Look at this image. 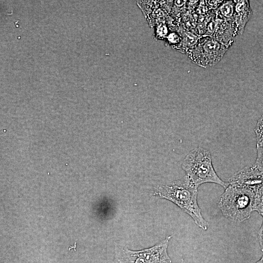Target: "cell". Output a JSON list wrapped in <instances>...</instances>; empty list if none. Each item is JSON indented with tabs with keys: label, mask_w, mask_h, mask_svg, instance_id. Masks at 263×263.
Masks as SVG:
<instances>
[{
	"label": "cell",
	"mask_w": 263,
	"mask_h": 263,
	"mask_svg": "<svg viewBox=\"0 0 263 263\" xmlns=\"http://www.w3.org/2000/svg\"><path fill=\"white\" fill-rule=\"evenodd\" d=\"M197 188L185 175L179 180L155 188L153 195L176 205L189 215L199 227L206 230L208 224L203 218L197 202Z\"/></svg>",
	"instance_id": "cell-1"
},
{
	"label": "cell",
	"mask_w": 263,
	"mask_h": 263,
	"mask_svg": "<svg viewBox=\"0 0 263 263\" xmlns=\"http://www.w3.org/2000/svg\"><path fill=\"white\" fill-rule=\"evenodd\" d=\"M182 168L186 175L197 187L205 183L219 184L225 188L229 185L217 175L210 152L204 148L198 147L190 151L184 159Z\"/></svg>",
	"instance_id": "cell-2"
},
{
	"label": "cell",
	"mask_w": 263,
	"mask_h": 263,
	"mask_svg": "<svg viewBox=\"0 0 263 263\" xmlns=\"http://www.w3.org/2000/svg\"><path fill=\"white\" fill-rule=\"evenodd\" d=\"M255 195L250 190L229 185L220 197L218 207L226 218L242 222L251 216Z\"/></svg>",
	"instance_id": "cell-3"
},
{
	"label": "cell",
	"mask_w": 263,
	"mask_h": 263,
	"mask_svg": "<svg viewBox=\"0 0 263 263\" xmlns=\"http://www.w3.org/2000/svg\"><path fill=\"white\" fill-rule=\"evenodd\" d=\"M171 238L168 236L151 247L136 251L116 244L112 263H172L168 253Z\"/></svg>",
	"instance_id": "cell-4"
},
{
	"label": "cell",
	"mask_w": 263,
	"mask_h": 263,
	"mask_svg": "<svg viewBox=\"0 0 263 263\" xmlns=\"http://www.w3.org/2000/svg\"><path fill=\"white\" fill-rule=\"evenodd\" d=\"M227 49L226 46L219 41L206 38L199 41L188 53L193 63L202 67L208 68L219 63Z\"/></svg>",
	"instance_id": "cell-5"
},
{
	"label": "cell",
	"mask_w": 263,
	"mask_h": 263,
	"mask_svg": "<svg viewBox=\"0 0 263 263\" xmlns=\"http://www.w3.org/2000/svg\"><path fill=\"white\" fill-rule=\"evenodd\" d=\"M229 185L250 190L255 193L263 187V173L254 165L246 166L228 179Z\"/></svg>",
	"instance_id": "cell-6"
},
{
	"label": "cell",
	"mask_w": 263,
	"mask_h": 263,
	"mask_svg": "<svg viewBox=\"0 0 263 263\" xmlns=\"http://www.w3.org/2000/svg\"><path fill=\"white\" fill-rule=\"evenodd\" d=\"M236 1L233 18L237 34H242L246 23L252 15V11L248 0H237Z\"/></svg>",
	"instance_id": "cell-7"
},
{
	"label": "cell",
	"mask_w": 263,
	"mask_h": 263,
	"mask_svg": "<svg viewBox=\"0 0 263 263\" xmlns=\"http://www.w3.org/2000/svg\"><path fill=\"white\" fill-rule=\"evenodd\" d=\"M180 35L182 40L178 46L180 49L188 52L192 49L199 42L198 37L191 32H184Z\"/></svg>",
	"instance_id": "cell-8"
},
{
	"label": "cell",
	"mask_w": 263,
	"mask_h": 263,
	"mask_svg": "<svg viewBox=\"0 0 263 263\" xmlns=\"http://www.w3.org/2000/svg\"><path fill=\"white\" fill-rule=\"evenodd\" d=\"M235 12V2L225 1L222 3L218 9V13L222 18L230 20L233 18Z\"/></svg>",
	"instance_id": "cell-9"
},
{
	"label": "cell",
	"mask_w": 263,
	"mask_h": 263,
	"mask_svg": "<svg viewBox=\"0 0 263 263\" xmlns=\"http://www.w3.org/2000/svg\"><path fill=\"white\" fill-rule=\"evenodd\" d=\"M166 13L162 9H154L151 13L147 16L148 22H150V25H155L161 23H164L162 21L165 19Z\"/></svg>",
	"instance_id": "cell-10"
},
{
	"label": "cell",
	"mask_w": 263,
	"mask_h": 263,
	"mask_svg": "<svg viewBox=\"0 0 263 263\" xmlns=\"http://www.w3.org/2000/svg\"><path fill=\"white\" fill-rule=\"evenodd\" d=\"M253 211H256L263 217V187L255 193L253 204Z\"/></svg>",
	"instance_id": "cell-11"
},
{
	"label": "cell",
	"mask_w": 263,
	"mask_h": 263,
	"mask_svg": "<svg viewBox=\"0 0 263 263\" xmlns=\"http://www.w3.org/2000/svg\"><path fill=\"white\" fill-rule=\"evenodd\" d=\"M254 132L256 136V146H263V114L258 120Z\"/></svg>",
	"instance_id": "cell-12"
},
{
	"label": "cell",
	"mask_w": 263,
	"mask_h": 263,
	"mask_svg": "<svg viewBox=\"0 0 263 263\" xmlns=\"http://www.w3.org/2000/svg\"><path fill=\"white\" fill-rule=\"evenodd\" d=\"M168 28L165 23H161L155 25L154 29V36L158 39L166 38L168 34Z\"/></svg>",
	"instance_id": "cell-13"
},
{
	"label": "cell",
	"mask_w": 263,
	"mask_h": 263,
	"mask_svg": "<svg viewBox=\"0 0 263 263\" xmlns=\"http://www.w3.org/2000/svg\"><path fill=\"white\" fill-rule=\"evenodd\" d=\"M166 39L167 42L169 45L175 46L176 48L179 46L182 40L181 35L176 32H170Z\"/></svg>",
	"instance_id": "cell-14"
},
{
	"label": "cell",
	"mask_w": 263,
	"mask_h": 263,
	"mask_svg": "<svg viewBox=\"0 0 263 263\" xmlns=\"http://www.w3.org/2000/svg\"><path fill=\"white\" fill-rule=\"evenodd\" d=\"M256 148L257 157L253 165L263 173V146H256Z\"/></svg>",
	"instance_id": "cell-15"
},
{
	"label": "cell",
	"mask_w": 263,
	"mask_h": 263,
	"mask_svg": "<svg viewBox=\"0 0 263 263\" xmlns=\"http://www.w3.org/2000/svg\"><path fill=\"white\" fill-rule=\"evenodd\" d=\"M153 1H137V4L146 16H148L150 13L151 12V9L153 6Z\"/></svg>",
	"instance_id": "cell-16"
},
{
	"label": "cell",
	"mask_w": 263,
	"mask_h": 263,
	"mask_svg": "<svg viewBox=\"0 0 263 263\" xmlns=\"http://www.w3.org/2000/svg\"><path fill=\"white\" fill-rule=\"evenodd\" d=\"M258 238L261 249L263 252V222L258 231Z\"/></svg>",
	"instance_id": "cell-17"
},
{
	"label": "cell",
	"mask_w": 263,
	"mask_h": 263,
	"mask_svg": "<svg viewBox=\"0 0 263 263\" xmlns=\"http://www.w3.org/2000/svg\"><path fill=\"white\" fill-rule=\"evenodd\" d=\"M186 2V0H175L174 4L175 6L180 7L183 6Z\"/></svg>",
	"instance_id": "cell-18"
},
{
	"label": "cell",
	"mask_w": 263,
	"mask_h": 263,
	"mask_svg": "<svg viewBox=\"0 0 263 263\" xmlns=\"http://www.w3.org/2000/svg\"><path fill=\"white\" fill-rule=\"evenodd\" d=\"M256 263H263V255L262 258Z\"/></svg>",
	"instance_id": "cell-19"
}]
</instances>
